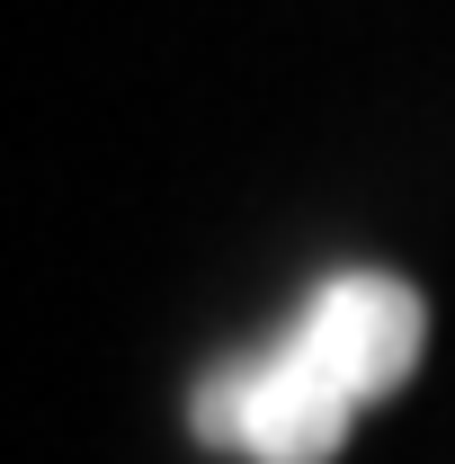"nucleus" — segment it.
<instances>
[{
	"instance_id": "nucleus-1",
	"label": "nucleus",
	"mask_w": 455,
	"mask_h": 464,
	"mask_svg": "<svg viewBox=\"0 0 455 464\" xmlns=\"http://www.w3.org/2000/svg\"><path fill=\"white\" fill-rule=\"evenodd\" d=\"M429 348V304L393 268H340L322 277L295 331L259 357H232L197 384V438L241 464H331L357 411L411 384Z\"/></svg>"
}]
</instances>
